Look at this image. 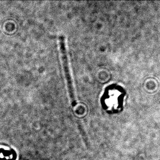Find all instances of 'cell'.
I'll return each mask as SVG.
<instances>
[{"label":"cell","mask_w":160,"mask_h":160,"mask_svg":"<svg viewBox=\"0 0 160 160\" xmlns=\"http://www.w3.org/2000/svg\"><path fill=\"white\" fill-rule=\"evenodd\" d=\"M59 46H60V52L62 57V63L64 71L66 80L68 90V94L71 99L72 103L75 104L76 101L75 100V93H74V86H73V80L70 73L68 64V57L67 52L66 46L65 39L63 36H60L59 38Z\"/></svg>","instance_id":"1"}]
</instances>
